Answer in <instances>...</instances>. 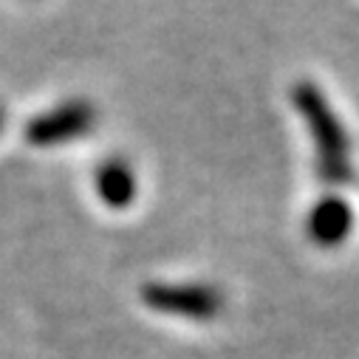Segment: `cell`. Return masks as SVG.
<instances>
[{
  "mask_svg": "<svg viewBox=\"0 0 359 359\" xmlns=\"http://www.w3.org/2000/svg\"><path fill=\"white\" fill-rule=\"evenodd\" d=\"M100 190L108 201H125L133 193V175L125 164H105L100 170Z\"/></svg>",
  "mask_w": 359,
  "mask_h": 359,
  "instance_id": "cell-4",
  "label": "cell"
},
{
  "mask_svg": "<svg viewBox=\"0 0 359 359\" xmlns=\"http://www.w3.org/2000/svg\"><path fill=\"white\" fill-rule=\"evenodd\" d=\"M292 102L300 111L306 130L314 144L317 172L328 184H348L353 178V158H351V139L345 125L339 122L337 111L325 100L323 88L314 82H300L292 91Z\"/></svg>",
  "mask_w": 359,
  "mask_h": 359,
  "instance_id": "cell-1",
  "label": "cell"
},
{
  "mask_svg": "<svg viewBox=\"0 0 359 359\" xmlns=\"http://www.w3.org/2000/svg\"><path fill=\"white\" fill-rule=\"evenodd\" d=\"M353 229V210L339 196L320 198L309 212V238L317 246H339Z\"/></svg>",
  "mask_w": 359,
  "mask_h": 359,
  "instance_id": "cell-3",
  "label": "cell"
},
{
  "mask_svg": "<svg viewBox=\"0 0 359 359\" xmlns=\"http://www.w3.org/2000/svg\"><path fill=\"white\" fill-rule=\"evenodd\" d=\"M94 125V111L88 102H65L57 105L46 114H40L37 119L29 122L26 128V139L37 147H57L65 142H76L79 136H85Z\"/></svg>",
  "mask_w": 359,
  "mask_h": 359,
  "instance_id": "cell-2",
  "label": "cell"
}]
</instances>
